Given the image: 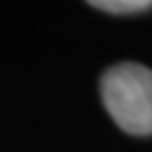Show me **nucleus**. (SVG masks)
Listing matches in <instances>:
<instances>
[{"label": "nucleus", "mask_w": 152, "mask_h": 152, "mask_svg": "<svg viewBox=\"0 0 152 152\" xmlns=\"http://www.w3.org/2000/svg\"><path fill=\"white\" fill-rule=\"evenodd\" d=\"M86 2L109 14H136L152 7V0H86Z\"/></svg>", "instance_id": "nucleus-2"}, {"label": "nucleus", "mask_w": 152, "mask_h": 152, "mask_svg": "<svg viewBox=\"0 0 152 152\" xmlns=\"http://www.w3.org/2000/svg\"><path fill=\"white\" fill-rule=\"evenodd\" d=\"M102 102L127 134H152V70L141 64H118L102 75Z\"/></svg>", "instance_id": "nucleus-1"}]
</instances>
